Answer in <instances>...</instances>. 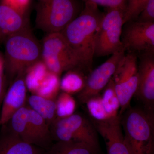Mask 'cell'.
<instances>
[{
  "label": "cell",
  "instance_id": "1",
  "mask_svg": "<svg viewBox=\"0 0 154 154\" xmlns=\"http://www.w3.org/2000/svg\"><path fill=\"white\" fill-rule=\"evenodd\" d=\"M104 14L96 4L85 2L80 14L60 32L86 72L91 71L96 33Z\"/></svg>",
  "mask_w": 154,
  "mask_h": 154
},
{
  "label": "cell",
  "instance_id": "2",
  "mask_svg": "<svg viewBox=\"0 0 154 154\" xmlns=\"http://www.w3.org/2000/svg\"><path fill=\"white\" fill-rule=\"evenodd\" d=\"M120 117L131 154H154V113L129 107Z\"/></svg>",
  "mask_w": 154,
  "mask_h": 154
},
{
  "label": "cell",
  "instance_id": "3",
  "mask_svg": "<svg viewBox=\"0 0 154 154\" xmlns=\"http://www.w3.org/2000/svg\"><path fill=\"white\" fill-rule=\"evenodd\" d=\"M3 43L4 69L10 79L25 74L29 67L41 60V44L31 29L9 36Z\"/></svg>",
  "mask_w": 154,
  "mask_h": 154
},
{
  "label": "cell",
  "instance_id": "4",
  "mask_svg": "<svg viewBox=\"0 0 154 154\" xmlns=\"http://www.w3.org/2000/svg\"><path fill=\"white\" fill-rule=\"evenodd\" d=\"M82 9L77 0H40L36 7V27L47 34L60 33Z\"/></svg>",
  "mask_w": 154,
  "mask_h": 154
},
{
  "label": "cell",
  "instance_id": "5",
  "mask_svg": "<svg viewBox=\"0 0 154 154\" xmlns=\"http://www.w3.org/2000/svg\"><path fill=\"white\" fill-rule=\"evenodd\" d=\"M41 47V60L49 72L59 76L63 72L74 69L86 72L60 32L47 34Z\"/></svg>",
  "mask_w": 154,
  "mask_h": 154
},
{
  "label": "cell",
  "instance_id": "6",
  "mask_svg": "<svg viewBox=\"0 0 154 154\" xmlns=\"http://www.w3.org/2000/svg\"><path fill=\"white\" fill-rule=\"evenodd\" d=\"M51 125V137L57 141L84 143L99 149L95 126L92 121L81 114L74 113L65 118H57Z\"/></svg>",
  "mask_w": 154,
  "mask_h": 154
},
{
  "label": "cell",
  "instance_id": "7",
  "mask_svg": "<svg viewBox=\"0 0 154 154\" xmlns=\"http://www.w3.org/2000/svg\"><path fill=\"white\" fill-rule=\"evenodd\" d=\"M124 12L120 8H108L104 14L96 33L95 55H111L124 47L121 36L124 25Z\"/></svg>",
  "mask_w": 154,
  "mask_h": 154
},
{
  "label": "cell",
  "instance_id": "8",
  "mask_svg": "<svg viewBox=\"0 0 154 154\" xmlns=\"http://www.w3.org/2000/svg\"><path fill=\"white\" fill-rule=\"evenodd\" d=\"M112 79L120 104V117L129 108L131 99L137 90L138 66L135 54L130 52L123 55L119 62Z\"/></svg>",
  "mask_w": 154,
  "mask_h": 154
},
{
  "label": "cell",
  "instance_id": "9",
  "mask_svg": "<svg viewBox=\"0 0 154 154\" xmlns=\"http://www.w3.org/2000/svg\"><path fill=\"white\" fill-rule=\"evenodd\" d=\"M124 48L116 51L105 62L91 71L86 79L84 89L78 94V99L82 104L100 94L113 77L119 62L125 54Z\"/></svg>",
  "mask_w": 154,
  "mask_h": 154
},
{
  "label": "cell",
  "instance_id": "10",
  "mask_svg": "<svg viewBox=\"0 0 154 154\" xmlns=\"http://www.w3.org/2000/svg\"><path fill=\"white\" fill-rule=\"evenodd\" d=\"M125 24L121 41L125 50L143 53L154 52V22L130 21Z\"/></svg>",
  "mask_w": 154,
  "mask_h": 154
},
{
  "label": "cell",
  "instance_id": "11",
  "mask_svg": "<svg viewBox=\"0 0 154 154\" xmlns=\"http://www.w3.org/2000/svg\"><path fill=\"white\" fill-rule=\"evenodd\" d=\"M138 74V84L134 96L143 104L145 110L154 113V52L144 53L142 55Z\"/></svg>",
  "mask_w": 154,
  "mask_h": 154
},
{
  "label": "cell",
  "instance_id": "12",
  "mask_svg": "<svg viewBox=\"0 0 154 154\" xmlns=\"http://www.w3.org/2000/svg\"><path fill=\"white\" fill-rule=\"evenodd\" d=\"M91 121L104 139L107 154H131L125 141L120 117L107 121L92 119Z\"/></svg>",
  "mask_w": 154,
  "mask_h": 154
},
{
  "label": "cell",
  "instance_id": "13",
  "mask_svg": "<svg viewBox=\"0 0 154 154\" xmlns=\"http://www.w3.org/2000/svg\"><path fill=\"white\" fill-rule=\"evenodd\" d=\"M25 75L22 74L15 78L5 95L0 116V125L8 123L14 113L25 106L27 89Z\"/></svg>",
  "mask_w": 154,
  "mask_h": 154
},
{
  "label": "cell",
  "instance_id": "14",
  "mask_svg": "<svg viewBox=\"0 0 154 154\" xmlns=\"http://www.w3.org/2000/svg\"><path fill=\"white\" fill-rule=\"evenodd\" d=\"M30 29L27 14L0 2V43L9 36Z\"/></svg>",
  "mask_w": 154,
  "mask_h": 154
},
{
  "label": "cell",
  "instance_id": "15",
  "mask_svg": "<svg viewBox=\"0 0 154 154\" xmlns=\"http://www.w3.org/2000/svg\"><path fill=\"white\" fill-rule=\"evenodd\" d=\"M0 154H42L36 146L22 140L11 129L0 135Z\"/></svg>",
  "mask_w": 154,
  "mask_h": 154
},
{
  "label": "cell",
  "instance_id": "16",
  "mask_svg": "<svg viewBox=\"0 0 154 154\" xmlns=\"http://www.w3.org/2000/svg\"><path fill=\"white\" fill-rule=\"evenodd\" d=\"M9 122L10 129L14 133L25 142L35 145L29 121V107L24 106L20 108L13 115Z\"/></svg>",
  "mask_w": 154,
  "mask_h": 154
},
{
  "label": "cell",
  "instance_id": "17",
  "mask_svg": "<svg viewBox=\"0 0 154 154\" xmlns=\"http://www.w3.org/2000/svg\"><path fill=\"white\" fill-rule=\"evenodd\" d=\"M29 121L35 145L41 147L48 146L52 139L49 125L44 119L30 107Z\"/></svg>",
  "mask_w": 154,
  "mask_h": 154
},
{
  "label": "cell",
  "instance_id": "18",
  "mask_svg": "<svg viewBox=\"0 0 154 154\" xmlns=\"http://www.w3.org/2000/svg\"><path fill=\"white\" fill-rule=\"evenodd\" d=\"M28 102L30 108L44 119L48 125H51L57 118L55 100L33 94L29 97Z\"/></svg>",
  "mask_w": 154,
  "mask_h": 154
},
{
  "label": "cell",
  "instance_id": "19",
  "mask_svg": "<svg viewBox=\"0 0 154 154\" xmlns=\"http://www.w3.org/2000/svg\"><path fill=\"white\" fill-rule=\"evenodd\" d=\"M46 154H99V149L84 143L60 141Z\"/></svg>",
  "mask_w": 154,
  "mask_h": 154
},
{
  "label": "cell",
  "instance_id": "20",
  "mask_svg": "<svg viewBox=\"0 0 154 154\" xmlns=\"http://www.w3.org/2000/svg\"><path fill=\"white\" fill-rule=\"evenodd\" d=\"M60 82V89L71 94L79 93L85 85L87 77L85 72L78 69L67 71Z\"/></svg>",
  "mask_w": 154,
  "mask_h": 154
},
{
  "label": "cell",
  "instance_id": "21",
  "mask_svg": "<svg viewBox=\"0 0 154 154\" xmlns=\"http://www.w3.org/2000/svg\"><path fill=\"white\" fill-rule=\"evenodd\" d=\"M48 72L47 67L41 60L29 67L25 73V82L27 89L35 94Z\"/></svg>",
  "mask_w": 154,
  "mask_h": 154
},
{
  "label": "cell",
  "instance_id": "22",
  "mask_svg": "<svg viewBox=\"0 0 154 154\" xmlns=\"http://www.w3.org/2000/svg\"><path fill=\"white\" fill-rule=\"evenodd\" d=\"M101 95V101L106 114L110 119L119 117L120 104L112 79L104 88Z\"/></svg>",
  "mask_w": 154,
  "mask_h": 154
},
{
  "label": "cell",
  "instance_id": "23",
  "mask_svg": "<svg viewBox=\"0 0 154 154\" xmlns=\"http://www.w3.org/2000/svg\"><path fill=\"white\" fill-rule=\"evenodd\" d=\"M60 82L59 76L48 71L35 95L55 100L60 90Z\"/></svg>",
  "mask_w": 154,
  "mask_h": 154
},
{
  "label": "cell",
  "instance_id": "24",
  "mask_svg": "<svg viewBox=\"0 0 154 154\" xmlns=\"http://www.w3.org/2000/svg\"><path fill=\"white\" fill-rule=\"evenodd\" d=\"M57 118L68 117L74 113L76 103L71 94L63 92L55 100Z\"/></svg>",
  "mask_w": 154,
  "mask_h": 154
},
{
  "label": "cell",
  "instance_id": "25",
  "mask_svg": "<svg viewBox=\"0 0 154 154\" xmlns=\"http://www.w3.org/2000/svg\"><path fill=\"white\" fill-rule=\"evenodd\" d=\"M149 0H127L124 12L123 22L135 21L143 10Z\"/></svg>",
  "mask_w": 154,
  "mask_h": 154
},
{
  "label": "cell",
  "instance_id": "26",
  "mask_svg": "<svg viewBox=\"0 0 154 154\" xmlns=\"http://www.w3.org/2000/svg\"><path fill=\"white\" fill-rule=\"evenodd\" d=\"M84 2L93 3L97 6L107 7L108 8H120L125 11L127 0H82Z\"/></svg>",
  "mask_w": 154,
  "mask_h": 154
},
{
  "label": "cell",
  "instance_id": "27",
  "mask_svg": "<svg viewBox=\"0 0 154 154\" xmlns=\"http://www.w3.org/2000/svg\"><path fill=\"white\" fill-rule=\"evenodd\" d=\"M135 21L141 22H154V0H149Z\"/></svg>",
  "mask_w": 154,
  "mask_h": 154
},
{
  "label": "cell",
  "instance_id": "28",
  "mask_svg": "<svg viewBox=\"0 0 154 154\" xmlns=\"http://www.w3.org/2000/svg\"><path fill=\"white\" fill-rule=\"evenodd\" d=\"M8 5L22 13L27 14L30 0H1Z\"/></svg>",
  "mask_w": 154,
  "mask_h": 154
},
{
  "label": "cell",
  "instance_id": "29",
  "mask_svg": "<svg viewBox=\"0 0 154 154\" xmlns=\"http://www.w3.org/2000/svg\"><path fill=\"white\" fill-rule=\"evenodd\" d=\"M3 71H0V104L2 102L5 95V77L3 74Z\"/></svg>",
  "mask_w": 154,
  "mask_h": 154
},
{
  "label": "cell",
  "instance_id": "30",
  "mask_svg": "<svg viewBox=\"0 0 154 154\" xmlns=\"http://www.w3.org/2000/svg\"><path fill=\"white\" fill-rule=\"evenodd\" d=\"M4 59L0 57V71L4 70Z\"/></svg>",
  "mask_w": 154,
  "mask_h": 154
}]
</instances>
